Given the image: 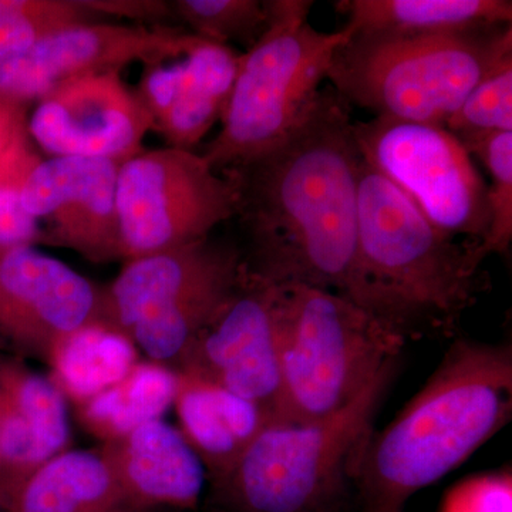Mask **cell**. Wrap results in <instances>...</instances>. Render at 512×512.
<instances>
[{
	"label": "cell",
	"instance_id": "cell-3",
	"mask_svg": "<svg viewBox=\"0 0 512 512\" xmlns=\"http://www.w3.org/2000/svg\"><path fill=\"white\" fill-rule=\"evenodd\" d=\"M485 258L481 244L434 227L362 160L356 261L346 298L406 342L450 335L483 292Z\"/></svg>",
	"mask_w": 512,
	"mask_h": 512
},
{
	"label": "cell",
	"instance_id": "cell-16",
	"mask_svg": "<svg viewBox=\"0 0 512 512\" xmlns=\"http://www.w3.org/2000/svg\"><path fill=\"white\" fill-rule=\"evenodd\" d=\"M241 53L231 46L200 40L173 63L144 66L137 96L151 130L167 147L194 151L221 121L237 79Z\"/></svg>",
	"mask_w": 512,
	"mask_h": 512
},
{
	"label": "cell",
	"instance_id": "cell-8",
	"mask_svg": "<svg viewBox=\"0 0 512 512\" xmlns=\"http://www.w3.org/2000/svg\"><path fill=\"white\" fill-rule=\"evenodd\" d=\"M234 245L207 238L131 259L103 291V316L150 362L175 369L244 274Z\"/></svg>",
	"mask_w": 512,
	"mask_h": 512
},
{
	"label": "cell",
	"instance_id": "cell-1",
	"mask_svg": "<svg viewBox=\"0 0 512 512\" xmlns=\"http://www.w3.org/2000/svg\"><path fill=\"white\" fill-rule=\"evenodd\" d=\"M348 104L329 87L271 148L222 171L235 185L251 274L348 295L362 157Z\"/></svg>",
	"mask_w": 512,
	"mask_h": 512
},
{
	"label": "cell",
	"instance_id": "cell-30",
	"mask_svg": "<svg viewBox=\"0 0 512 512\" xmlns=\"http://www.w3.org/2000/svg\"><path fill=\"white\" fill-rule=\"evenodd\" d=\"M101 20L124 19L131 25L165 28L174 26L173 5L165 0H82Z\"/></svg>",
	"mask_w": 512,
	"mask_h": 512
},
{
	"label": "cell",
	"instance_id": "cell-25",
	"mask_svg": "<svg viewBox=\"0 0 512 512\" xmlns=\"http://www.w3.org/2000/svg\"><path fill=\"white\" fill-rule=\"evenodd\" d=\"M101 20L82 0H0V60L79 23Z\"/></svg>",
	"mask_w": 512,
	"mask_h": 512
},
{
	"label": "cell",
	"instance_id": "cell-6",
	"mask_svg": "<svg viewBox=\"0 0 512 512\" xmlns=\"http://www.w3.org/2000/svg\"><path fill=\"white\" fill-rule=\"evenodd\" d=\"M284 421L312 423L355 402L406 340L340 293L279 286Z\"/></svg>",
	"mask_w": 512,
	"mask_h": 512
},
{
	"label": "cell",
	"instance_id": "cell-14",
	"mask_svg": "<svg viewBox=\"0 0 512 512\" xmlns=\"http://www.w3.org/2000/svg\"><path fill=\"white\" fill-rule=\"evenodd\" d=\"M100 319L103 291L89 279L35 245L0 247V338L46 360Z\"/></svg>",
	"mask_w": 512,
	"mask_h": 512
},
{
	"label": "cell",
	"instance_id": "cell-15",
	"mask_svg": "<svg viewBox=\"0 0 512 512\" xmlns=\"http://www.w3.org/2000/svg\"><path fill=\"white\" fill-rule=\"evenodd\" d=\"M120 163L101 158H40L26 177L22 202L45 242L87 261H121L116 191Z\"/></svg>",
	"mask_w": 512,
	"mask_h": 512
},
{
	"label": "cell",
	"instance_id": "cell-26",
	"mask_svg": "<svg viewBox=\"0 0 512 512\" xmlns=\"http://www.w3.org/2000/svg\"><path fill=\"white\" fill-rule=\"evenodd\" d=\"M484 165L490 205V228L481 248L485 255L505 252L512 241V133L481 134L460 140Z\"/></svg>",
	"mask_w": 512,
	"mask_h": 512
},
{
	"label": "cell",
	"instance_id": "cell-21",
	"mask_svg": "<svg viewBox=\"0 0 512 512\" xmlns=\"http://www.w3.org/2000/svg\"><path fill=\"white\" fill-rule=\"evenodd\" d=\"M10 512H138L99 450H70L29 478Z\"/></svg>",
	"mask_w": 512,
	"mask_h": 512
},
{
	"label": "cell",
	"instance_id": "cell-2",
	"mask_svg": "<svg viewBox=\"0 0 512 512\" xmlns=\"http://www.w3.org/2000/svg\"><path fill=\"white\" fill-rule=\"evenodd\" d=\"M512 417V348L458 338L433 375L352 467L360 512H406L407 501L456 470Z\"/></svg>",
	"mask_w": 512,
	"mask_h": 512
},
{
	"label": "cell",
	"instance_id": "cell-29",
	"mask_svg": "<svg viewBox=\"0 0 512 512\" xmlns=\"http://www.w3.org/2000/svg\"><path fill=\"white\" fill-rule=\"evenodd\" d=\"M441 512H512L510 471L484 474L458 484Z\"/></svg>",
	"mask_w": 512,
	"mask_h": 512
},
{
	"label": "cell",
	"instance_id": "cell-9",
	"mask_svg": "<svg viewBox=\"0 0 512 512\" xmlns=\"http://www.w3.org/2000/svg\"><path fill=\"white\" fill-rule=\"evenodd\" d=\"M116 205L127 262L210 238L237 217L238 195L202 154L165 146L120 165Z\"/></svg>",
	"mask_w": 512,
	"mask_h": 512
},
{
	"label": "cell",
	"instance_id": "cell-11",
	"mask_svg": "<svg viewBox=\"0 0 512 512\" xmlns=\"http://www.w3.org/2000/svg\"><path fill=\"white\" fill-rule=\"evenodd\" d=\"M279 286L248 271L174 370L190 373L284 420L278 343Z\"/></svg>",
	"mask_w": 512,
	"mask_h": 512
},
{
	"label": "cell",
	"instance_id": "cell-18",
	"mask_svg": "<svg viewBox=\"0 0 512 512\" xmlns=\"http://www.w3.org/2000/svg\"><path fill=\"white\" fill-rule=\"evenodd\" d=\"M99 451L138 512L198 507L207 473L181 431L163 419L107 441Z\"/></svg>",
	"mask_w": 512,
	"mask_h": 512
},
{
	"label": "cell",
	"instance_id": "cell-12",
	"mask_svg": "<svg viewBox=\"0 0 512 512\" xmlns=\"http://www.w3.org/2000/svg\"><path fill=\"white\" fill-rule=\"evenodd\" d=\"M200 40L181 26L79 23L52 33L20 55L0 60V99L29 106L67 80L120 73L131 63L171 62L187 55Z\"/></svg>",
	"mask_w": 512,
	"mask_h": 512
},
{
	"label": "cell",
	"instance_id": "cell-22",
	"mask_svg": "<svg viewBox=\"0 0 512 512\" xmlns=\"http://www.w3.org/2000/svg\"><path fill=\"white\" fill-rule=\"evenodd\" d=\"M134 343L106 319L76 330L52 350L49 379L67 402L79 406L113 386L138 362Z\"/></svg>",
	"mask_w": 512,
	"mask_h": 512
},
{
	"label": "cell",
	"instance_id": "cell-20",
	"mask_svg": "<svg viewBox=\"0 0 512 512\" xmlns=\"http://www.w3.org/2000/svg\"><path fill=\"white\" fill-rule=\"evenodd\" d=\"M353 36L461 35L510 26V0H342Z\"/></svg>",
	"mask_w": 512,
	"mask_h": 512
},
{
	"label": "cell",
	"instance_id": "cell-27",
	"mask_svg": "<svg viewBox=\"0 0 512 512\" xmlns=\"http://www.w3.org/2000/svg\"><path fill=\"white\" fill-rule=\"evenodd\" d=\"M40 158L26 124L0 160V247L45 242L42 227L22 202L23 184Z\"/></svg>",
	"mask_w": 512,
	"mask_h": 512
},
{
	"label": "cell",
	"instance_id": "cell-4",
	"mask_svg": "<svg viewBox=\"0 0 512 512\" xmlns=\"http://www.w3.org/2000/svg\"><path fill=\"white\" fill-rule=\"evenodd\" d=\"M399 370L392 360L342 412L312 423L274 420L224 476L211 481L215 512H343L357 451L375 430Z\"/></svg>",
	"mask_w": 512,
	"mask_h": 512
},
{
	"label": "cell",
	"instance_id": "cell-19",
	"mask_svg": "<svg viewBox=\"0 0 512 512\" xmlns=\"http://www.w3.org/2000/svg\"><path fill=\"white\" fill-rule=\"evenodd\" d=\"M173 407L180 430L214 481L234 466L274 419L256 404L190 373L175 370Z\"/></svg>",
	"mask_w": 512,
	"mask_h": 512
},
{
	"label": "cell",
	"instance_id": "cell-17",
	"mask_svg": "<svg viewBox=\"0 0 512 512\" xmlns=\"http://www.w3.org/2000/svg\"><path fill=\"white\" fill-rule=\"evenodd\" d=\"M70 441L67 400L52 380L0 355V504L10 512L23 485Z\"/></svg>",
	"mask_w": 512,
	"mask_h": 512
},
{
	"label": "cell",
	"instance_id": "cell-23",
	"mask_svg": "<svg viewBox=\"0 0 512 512\" xmlns=\"http://www.w3.org/2000/svg\"><path fill=\"white\" fill-rule=\"evenodd\" d=\"M177 375L171 367L138 360L123 379L79 404L77 417L83 429L101 443L161 420L173 406Z\"/></svg>",
	"mask_w": 512,
	"mask_h": 512
},
{
	"label": "cell",
	"instance_id": "cell-13",
	"mask_svg": "<svg viewBox=\"0 0 512 512\" xmlns=\"http://www.w3.org/2000/svg\"><path fill=\"white\" fill-rule=\"evenodd\" d=\"M29 136L49 157L101 158L123 164L144 150L151 120L120 73L60 83L36 101Z\"/></svg>",
	"mask_w": 512,
	"mask_h": 512
},
{
	"label": "cell",
	"instance_id": "cell-5",
	"mask_svg": "<svg viewBox=\"0 0 512 512\" xmlns=\"http://www.w3.org/2000/svg\"><path fill=\"white\" fill-rule=\"evenodd\" d=\"M512 57V25L424 37L350 36L328 72L348 106L446 126L471 90Z\"/></svg>",
	"mask_w": 512,
	"mask_h": 512
},
{
	"label": "cell",
	"instance_id": "cell-32",
	"mask_svg": "<svg viewBox=\"0 0 512 512\" xmlns=\"http://www.w3.org/2000/svg\"><path fill=\"white\" fill-rule=\"evenodd\" d=\"M0 512H9L8 510H6L5 507H3L2 504H0Z\"/></svg>",
	"mask_w": 512,
	"mask_h": 512
},
{
	"label": "cell",
	"instance_id": "cell-7",
	"mask_svg": "<svg viewBox=\"0 0 512 512\" xmlns=\"http://www.w3.org/2000/svg\"><path fill=\"white\" fill-rule=\"evenodd\" d=\"M268 8L264 35L241 53L220 133L201 153L218 173L264 153L301 121L352 36L313 28L311 0H268Z\"/></svg>",
	"mask_w": 512,
	"mask_h": 512
},
{
	"label": "cell",
	"instance_id": "cell-28",
	"mask_svg": "<svg viewBox=\"0 0 512 512\" xmlns=\"http://www.w3.org/2000/svg\"><path fill=\"white\" fill-rule=\"evenodd\" d=\"M444 127L458 140L512 133V57L471 90Z\"/></svg>",
	"mask_w": 512,
	"mask_h": 512
},
{
	"label": "cell",
	"instance_id": "cell-10",
	"mask_svg": "<svg viewBox=\"0 0 512 512\" xmlns=\"http://www.w3.org/2000/svg\"><path fill=\"white\" fill-rule=\"evenodd\" d=\"M353 133L362 160L396 185L434 227L483 244L491 221L487 183L446 127L375 117L356 121Z\"/></svg>",
	"mask_w": 512,
	"mask_h": 512
},
{
	"label": "cell",
	"instance_id": "cell-24",
	"mask_svg": "<svg viewBox=\"0 0 512 512\" xmlns=\"http://www.w3.org/2000/svg\"><path fill=\"white\" fill-rule=\"evenodd\" d=\"M175 22L207 42L229 46L258 42L269 25L268 2L261 0H174Z\"/></svg>",
	"mask_w": 512,
	"mask_h": 512
},
{
	"label": "cell",
	"instance_id": "cell-31",
	"mask_svg": "<svg viewBox=\"0 0 512 512\" xmlns=\"http://www.w3.org/2000/svg\"><path fill=\"white\" fill-rule=\"evenodd\" d=\"M25 104L0 99V160L12 146L20 130L28 124Z\"/></svg>",
	"mask_w": 512,
	"mask_h": 512
}]
</instances>
